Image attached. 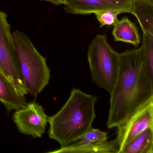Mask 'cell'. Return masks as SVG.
I'll list each match as a JSON object with an SVG mask.
<instances>
[{"label":"cell","mask_w":153,"mask_h":153,"mask_svg":"<svg viewBox=\"0 0 153 153\" xmlns=\"http://www.w3.org/2000/svg\"><path fill=\"white\" fill-rule=\"evenodd\" d=\"M132 14L137 18L143 33L153 36V3L134 0Z\"/></svg>","instance_id":"cell-11"},{"label":"cell","mask_w":153,"mask_h":153,"mask_svg":"<svg viewBox=\"0 0 153 153\" xmlns=\"http://www.w3.org/2000/svg\"><path fill=\"white\" fill-rule=\"evenodd\" d=\"M41 1H48V2L56 5H64L66 3L65 0H41Z\"/></svg>","instance_id":"cell-17"},{"label":"cell","mask_w":153,"mask_h":153,"mask_svg":"<svg viewBox=\"0 0 153 153\" xmlns=\"http://www.w3.org/2000/svg\"><path fill=\"white\" fill-rule=\"evenodd\" d=\"M153 127V102L132 114L127 121L117 128L115 140L117 153L123 147L148 128Z\"/></svg>","instance_id":"cell-7"},{"label":"cell","mask_w":153,"mask_h":153,"mask_svg":"<svg viewBox=\"0 0 153 153\" xmlns=\"http://www.w3.org/2000/svg\"><path fill=\"white\" fill-rule=\"evenodd\" d=\"M126 13L122 10L108 9L97 11L94 13L101 25L100 27L105 26H114L118 21L117 16L121 13Z\"/></svg>","instance_id":"cell-16"},{"label":"cell","mask_w":153,"mask_h":153,"mask_svg":"<svg viewBox=\"0 0 153 153\" xmlns=\"http://www.w3.org/2000/svg\"><path fill=\"white\" fill-rule=\"evenodd\" d=\"M144 1H149V2H152V3H153V0H144Z\"/></svg>","instance_id":"cell-18"},{"label":"cell","mask_w":153,"mask_h":153,"mask_svg":"<svg viewBox=\"0 0 153 153\" xmlns=\"http://www.w3.org/2000/svg\"><path fill=\"white\" fill-rule=\"evenodd\" d=\"M12 41L18 64L27 93L36 97L49 84L51 71L46 58L36 49L29 37L23 32L12 33Z\"/></svg>","instance_id":"cell-3"},{"label":"cell","mask_w":153,"mask_h":153,"mask_svg":"<svg viewBox=\"0 0 153 153\" xmlns=\"http://www.w3.org/2000/svg\"><path fill=\"white\" fill-rule=\"evenodd\" d=\"M107 139V132L91 128L78 140V142L73 144L76 146L97 144L106 142Z\"/></svg>","instance_id":"cell-15"},{"label":"cell","mask_w":153,"mask_h":153,"mask_svg":"<svg viewBox=\"0 0 153 153\" xmlns=\"http://www.w3.org/2000/svg\"><path fill=\"white\" fill-rule=\"evenodd\" d=\"M87 58L92 81L111 94L119 73V53L107 42L106 36L97 35L89 45Z\"/></svg>","instance_id":"cell-4"},{"label":"cell","mask_w":153,"mask_h":153,"mask_svg":"<svg viewBox=\"0 0 153 153\" xmlns=\"http://www.w3.org/2000/svg\"><path fill=\"white\" fill-rule=\"evenodd\" d=\"M134 0H65L64 10L73 15H90L108 9L122 10L132 14Z\"/></svg>","instance_id":"cell-8"},{"label":"cell","mask_w":153,"mask_h":153,"mask_svg":"<svg viewBox=\"0 0 153 153\" xmlns=\"http://www.w3.org/2000/svg\"><path fill=\"white\" fill-rule=\"evenodd\" d=\"M113 36L115 42H121L131 44L135 47L140 42V36L134 23L127 17L118 20L113 26Z\"/></svg>","instance_id":"cell-10"},{"label":"cell","mask_w":153,"mask_h":153,"mask_svg":"<svg viewBox=\"0 0 153 153\" xmlns=\"http://www.w3.org/2000/svg\"><path fill=\"white\" fill-rule=\"evenodd\" d=\"M141 47L146 69L149 77L153 80V36L143 33Z\"/></svg>","instance_id":"cell-14"},{"label":"cell","mask_w":153,"mask_h":153,"mask_svg":"<svg viewBox=\"0 0 153 153\" xmlns=\"http://www.w3.org/2000/svg\"><path fill=\"white\" fill-rule=\"evenodd\" d=\"M13 120L20 133L34 138L42 137L48 123V116L42 105L32 102L16 110Z\"/></svg>","instance_id":"cell-6"},{"label":"cell","mask_w":153,"mask_h":153,"mask_svg":"<svg viewBox=\"0 0 153 153\" xmlns=\"http://www.w3.org/2000/svg\"><path fill=\"white\" fill-rule=\"evenodd\" d=\"M118 148L115 140L104 143L76 146L74 144L49 153H111L118 152Z\"/></svg>","instance_id":"cell-12"},{"label":"cell","mask_w":153,"mask_h":153,"mask_svg":"<svg viewBox=\"0 0 153 153\" xmlns=\"http://www.w3.org/2000/svg\"><path fill=\"white\" fill-rule=\"evenodd\" d=\"M120 69L110 94L106 126L118 128L136 112L153 102V80L145 66L141 47L119 53Z\"/></svg>","instance_id":"cell-1"},{"label":"cell","mask_w":153,"mask_h":153,"mask_svg":"<svg viewBox=\"0 0 153 153\" xmlns=\"http://www.w3.org/2000/svg\"><path fill=\"white\" fill-rule=\"evenodd\" d=\"M0 102L8 112L27 104L25 96L20 94L7 77L0 72Z\"/></svg>","instance_id":"cell-9"},{"label":"cell","mask_w":153,"mask_h":153,"mask_svg":"<svg viewBox=\"0 0 153 153\" xmlns=\"http://www.w3.org/2000/svg\"><path fill=\"white\" fill-rule=\"evenodd\" d=\"M119 153H153V127L136 136L124 145Z\"/></svg>","instance_id":"cell-13"},{"label":"cell","mask_w":153,"mask_h":153,"mask_svg":"<svg viewBox=\"0 0 153 153\" xmlns=\"http://www.w3.org/2000/svg\"><path fill=\"white\" fill-rule=\"evenodd\" d=\"M7 14L0 11V72L5 75L21 94L25 96V87L18 64Z\"/></svg>","instance_id":"cell-5"},{"label":"cell","mask_w":153,"mask_h":153,"mask_svg":"<svg viewBox=\"0 0 153 153\" xmlns=\"http://www.w3.org/2000/svg\"><path fill=\"white\" fill-rule=\"evenodd\" d=\"M97 97L78 88H73L61 109L48 117V135L61 145L67 146L76 142L92 128L96 118L95 105Z\"/></svg>","instance_id":"cell-2"}]
</instances>
